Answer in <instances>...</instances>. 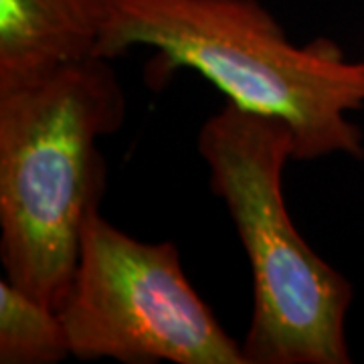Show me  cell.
<instances>
[{"label":"cell","mask_w":364,"mask_h":364,"mask_svg":"<svg viewBox=\"0 0 364 364\" xmlns=\"http://www.w3.org/2000/svg\"><path fill=\"white\" fill-rule=\"evenodd\" d=\"M198 152L251 265L253 312L241 342L247 364L350 363L344 324L352 284L306 243L287 213L289 126L227 102L203 124Z\"/></svg>","instance_id":"3957f363"},{"label":"cell","mask_w":364,"mask_h":364,"mask_svg":"<svg viewBox=\"0 0 364 364\" xmlns=\"http://www.w3.org/2000/svg\"><path fill=\"white\" fill-rule=\"evenodd\" d=\"M71 356L59 310L0 279V364H57Z\"/></svg>","instance_id":"8992f818"},{"label":"cell","mask_w":364,"mask_h":364,"mask_svg":"<svg viewBox=\"0 0 364 364\" xmlns=\"http://www.w3.org/2000/svg\"><path fill=\"white\" fill-rule=\"evenodd\" d=\"M95 57L156 49L148 81L193 69L227 102L277 117L294 134V160L364 158L363 130L348 114L364 107V61L336 41L294 45L259 0H104Z\"/></svg>","instance_id":"6da1fadb"},{"label":"cell","mask_w":364,"mask_h":364,"mask_svg":"<svg viewBox=\"0 0 364 364\" xmlns=\"http://www.w3.org/2000/svg\"><path fill=\"white\" fill-rule=\"evenodd\" d=\"M59 316L71 356L122 364H247L196 294L172 241L146 243L95 213Z\"/></svg>","instance_id":"277c9868"},{"label":"cell","mask_w":364,"mask_h":364,"mask_svg":"<svg viewBox=\"0 0 364 364\" xmlns=\"http://www.w3.org/2000/svg\"><path fill=\"white\" fill-rule=\"evenodd\" d=\"M109 59L90 57L0 91V257L4 277L59 310L107 166L97 142L126 119Z\"/></svg>","instance_id":"7a4b0ae2"},{"label":"cell","mask_w":364,"mask_h":364,"mask_svg":"<svg viewBox=\"0 0 364 364\" xmlns=\"http://www.w3.org/2000/svg\"><path fill=\"white\" fill-rule=\"evenodd\" d=\"M104 0H0V91L95 57Z\"/></svg>","instance_id":"5b68a950"}]
</instances>
